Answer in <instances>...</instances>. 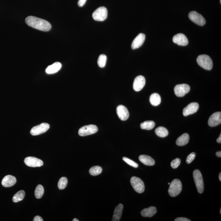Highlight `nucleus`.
<instances>
[{
  "mask_svg": "<svg viewBox=\"0 0 221 221\" xmlns=\"http://www.w3.org/2000/svg\"><path fill=\"white\" fill-rule=\"evenodd\" d=\"M107 57L105 54H102L100 55L98 59V64L100 67L104 68L105 66Z\"/></svg>",
  "mask_w": 221,
  "mask_h": 221,
  "instance_id": "c756f323",
  "label": "nucleus"
},
{
  "mask_svg": "<svg viewBox=\"0 0 221 221\" xmlns=\"http://www.w3.org/2000/svg\"><path fill=\"white\" fill-rule=\"evenodd\" d=\"M189 138V136L188 134L187 133H184L177 139V145L179 146H185L188 143Z\"/></svg>",
  "mask_w": 221,
  "mask_h": 221,
  "instance_id": "5701e85b",
  "label": "nucleus"
},
{
  "mask_svg": "<svg viewBox=\"0 0 221 221\" xmlns=\"http://www.w3.org/2000/svg\"><path fill=\"white\" fill-rule=\"evenodd\" d=\"M199 108V105L197 102H192L189 104L183 110V114L185 116L194 114L198 111Z\"/></svg>",
  "mask_w": 221,
  "mask_h": 221,
  "instance_id": "ddd939ff",
  "label": "nucleus"
},
{
  "mask_svg": "<svg viewBox=\"0 0 221 221\" xmlns=\"http://www.w3.org/2000/svg\"><path fill=\"white\" fill-rule=\"evenodd\" d=\"M190 86L188 85L179 84L176 85L174 87V91L177 96L182 97L190 91Z\"/></svg>",
  "mask_w": 221,
  "mask_h": 221,
  "instance_id": "9d476101",
  "label": "nucleus"
},
{
  "mask_svg": "<svg viewBox=\"0 0 221 221\" xmlns=\"http://www.w3.org/2000/svg\"><path fill=\"white\" fill-rule=\"evenodd\" d=\"M116 112L117 115L121 120L126 121L129 118L130 114L126 106L122 105L118 106L117 107Z\"/></svg>",
  "mask_w": 221,
  "mask_h": 221,
  "instance_id": "2eb2a0df",
  "label": "nucleus"
},
{
  "mask_svg": "<svg viewBox=\"0 0 221 221\" xmlns=\"http://www.w3.org/2000/svg\"><path fill=\"white\" fill-rule=\"evenodd\" d=\"M170 183H168V184L170 185Z\"/></svg>",
  "mask_w": 221,
  "mask_h": 221,
  "instance_id": "37998d69",
  "label": "nucleus"
},
{
  "mask_svg": "<svg viewBox=\"0 0 221 221\" xmlns=\"http://www.w3.org/2000/svg\"><path fill=\"white\" fill-rule=\"evenodd\" d=\"M50 128V125L47 123H42L34 126L30 131V134L33 136L39 135L47 131Z\"/></svg>",
  "mask_w": 221,
  "mask_h": 221,
  "instance_id": "1a4fd4ad",
  "label": "nucleus"
},
{
  "mask_svg": "<svg viewBox=\"0 0 221 221\" xmlns=\"http://www.w3.org/2000/svg\"><path fill=\"white\" fill-rule=\"evenodd\" d=\"M181 160L179 158H177L173 160L171 163V167L173 168L176 169L180 165Z\"/></svg>",
  "mask_w": 221,
  "mask_h": 221,
  "instance_id": "473e14b6",
  "label": "nucleus"
},
{
  "mask_svg": "<svg viewBox=\"0 0 221 221\" xmlns=\"http://www.w3.org/2000/svg\"><path fill=\"white\" fill-rule=\"evenodd\" d=\"M102 167L99 166H95L92 167L90 170V175L95 176L99 175L102 172Z\"/></svg>",
  "mask_w": 221,
  "mask_h": 221,
  "instance_id": "c85d7f7f",
  "label": "nucleus"
},
{
  "mask_svg": "<svg viewBox=\"0 0 221 221\" xmlns=\"http://www.w3.org/2000/svg\"><path fill=\"white\" fill-rule=\"evenodd\" d=\"M68 183V180L65 177H62L59 179L58 183V187L60 190H63L66 188Z\"/></svg>",
  "mask_w": 221,
  "mask_h": 221,
  "instance_id": "7c9ffc66",
  "label": "nucleus"
},
{
  "mask_svg": "<svg viewBox=\"0 0 221 221\" xmlns=\"http://www.w3.org/2000/svg\"><path fill=\"white\" fill-rule=\"evenodd\" d=\"M123 209V205L121 203L118 205L116 207L114 210V215H113V221H119L120 220L122 216V211Z\"/></svg>",
  "mask_w": 221,
  "mask_h": 221,
  "instance_id": "aec40b11",
  "label": "nucleus"
},
{
  "mask_svg": "<svg viewBox=\"0 0 221 221\" xmlns=\"http://www.w3.org/2000/svg\"><path fill=\"white\" fill-rule=\"evenodd\" d=\"M25 195V193L23 190H20V191H18L13 196V202L14 203H17L20 201H22L24 198Z\"/></svg>",
  "mask_w": 221,
  "mask_h": 221,
  "instance_id": "bb28decb",
  "label": "nucleus"
},
{
  "mask_svg": "<svg viewBox=\"0 0 221 221\" xmlns=\"http://www.w3.org/2000/svg\"><path fill=\"white\" fill-rule=\"evenodd\" d=\"M17 182V179L13 176L8 175L5 176L2 180V186L4 187H10L14 186Z\"/></svg>",
  "mask_w": 221,
  "mask_h": 221,
  "instance_id": "a211bd4d",
  "label": "nucleus"
},
{
  "mask_svg": "<svg viewBox=\"0 0 221 221\" xmlns=\"http://www.w3.org/2000/svg\"><path fill=\"white\" fill-rule=\"evenodd\" d=\"M196 157V154L195 152H192L188 156L186 159V163L190 164L193 162V161L195 159Z\"/></svg>",
  "mask_w": 221,
  "mask_h": 221,
  "instance_id": "72a5a7b5",
  "label": "nucleus"
},
{
  "mask_svg": "<svg viewBox=\"0 0 221 221\" xmlns=\"http://www.w3.org/2000/svg\"><path fill=\"white\" fill-rule=\"evenodd\" d=\"M190 20L199 26H203L205 24L206 20L203 16L196 11L190 12L188 15Z\"/></svg>",
  "mask_w": 221,
  "mask_h": 221,
  "instance_id": "6e6552de",
  "label": "nucleus"
},
{
  "mask_svg": "<svg viewBox=\"0 0 221 221\" xmlns=\"http://www.w3.org/2000/svg\"><path fill=\"white\" fill-rule=\"evenodd\" d=\"M220 214H221V209H220Z\"/></svg>",
  "mask_w": 221,
  "mask_h": 221,
  "instance_id": "79ce46f5",
  "label": "nucleus"
},
{
  "mask_svg": "<svg viewBox=\"0 0 221 221\" xmlns=\"http://www.w3.org/2000/svg\"><path fill=\"white\" fill-rule=\"evenodd\" d=\"M26 165L30 167H39L43 165L44 163L41 160L34 157H27L24 160Z\"/></svg>",
  "mask_w": 221,
  "mask_h": 221,
  "instance_id": "9b49d317",
  "label": "nucleus"
},
{
  "mask_svg": "<svg viewBox=\"0 0 221 221\" xmlns=\"http://www.w3.org/2000/svg\"><path fill=\"white\" fill-rule=\"evenodd\" d=\"M155 126V122L154 121H146L141 123V127L143 130H150L154 128Z\"/></svg>",
  "mask_w": 221,
  "mask_h": 221,
  "instance_id": "a878e982",
  "label": "nucleus"
},
{
  "mask_svg": "<svg viewBox=\"0 0 221 221\" xmlns=\"http://www.w3.org/2000/svg\"><path fill=\"white\" fill-rule=\"evenodd\" d=\"M221 123V112H217L213 114L208 121L209 126L213 127L220 124Z\"/></svg>",
  "mask_w": 221,
  "mask_h": 221,
  "instance_id": "dca6fc26",
  "label": "nucleus"
},
{
  "mask_svg": "<svg viewBox=\"0 0 221 221\" xmlns=\"http://www.w3.org/2000/svg\"><path fill=\"white\" fill-rule=\"evenodd\" d=\"M216 155L217 157H221V151H219L218 152L216 153Z\"/></svg>",
  "mask_w": 221,
  "mask_h": 221,
  "instance_id": "58836bf2",
  "label": "nucleus"
},
{
  "mask_svg": "<svg viewBox=\"0 0 221 221\" xmlns=\"http://www.w3.org/2000/svg\"><path fill=\"white\" fill-rule=\"evenodd\" d=\"M194 181L196 185V186L198 190V193H202L204 190V186H203V177L202 174L198 170H194L193 173Z\"/></svg>",
  "mask_w": 221,
  "mask_h": 221,
  "instance_id": "20e7f679",
  "label": "nucleus"
},
{
  "mask_svg": "<svg viewBox=\"0 0 221 221\" xmlns=\"http://www.w3.org/2000/svg\"><path fill=\"white\" fill-rule=\"evenodd\" d=\"M34 221H43V219L42 217L39 216H36L34 217V219H33Z\"/></svg>",
  "mask_w": 221,
  "mask_h": 221,
  "instance_id": "e433bc0d",
  "label": "nucleus"
},
{
  "mask_svg": "<svg viewBox=\"0 0 221 221\" xmlns=\"http://www.w3.org/2000/svg\"><path fill=\"white\" fill-rule=\"evenodd\" d=\"M217 141L218 143H221V134H220V136H219L218 137V138L217 139Z\"/></svg>",
  "mask_w": 221,
  "mask_h": 221,
  "instance_id": "4c0bfd02",
  "label": "nucleus"
},
{
  "mask_svg": "<svg viewBox=\"0 0 221 221\" xmlns=\"http://www.w3.org/2000/svg\"><path fill=\"white\" fill-rule=\"evenodd\" d=\"M175 221H190L191 220H190L187 218H178L176 219Z\"/></svg>",
  "mask_w": 221,
  "mask_h": 221,
  "instance_id": "c9c22d12",
  "label": "nucleus"
},
{
  "mask_svg": "<svg viewBox=\"0 0 221 221\" xmlns=\"http://www.w3.org/2000/svg\"><path fill=\"white\" fill-rule=\"evenodd\" d=\"M150 103L153 106H157L160 104L161 98L160 95L157 93H154L150 96Z\"/></svg>",
  "mask_w": 221,
  "mask_h": 221,
  "instance_id": "b1692460",
  "label": "nucleus"
},
{
  "mask_svg": "<svg viewBox=\"0 0 221 221\" xmlns=\"http://www.w3.org/2000/svg\"><path fill=\"white\" fill-rule=\"evenodd\" d=\"M157 212L156 208L150 206L147 208H145L141 212L142 216L144 217H152L155 215Z\"/></svg>",
  "mask_w": 221,
  "mask_h": 221,
  "instance_id": "412c9836",
  "label": "nucleus"
},
{
  "mask_svg": "<svg viewBox=\"0 0 221 221\" xmlns=\"http://www.w3.org/2000/svg\"><path fill=\"white\" fill-rule=\"evenodd\" d=\"M130 182L134 189L139 193H142L145 190V185L139 178L133 177L130 179Z\"/></svg>",
  "mask_w": 221,
  "mask_h": 221,
  "instance_id": "0eeeda50",
  "label": "nucleus"
},
{
  "mask_svg": "<svg viewBox=\"0 0 221 221\" xmlns=\"http://www.w3.org/2000/svg\"><path fill=\"white\" fill-rule=\"evenodd\" d=\"M182 182L178 179H174L170 184L168 190L169 195L171 197H175L179 195L182 190Z\"/></svg>",
  "mask_w": 221,
  "mask_h": 221,
  "instance_id": "7ed1b4c3",
  "label": "nucleus"
},
{
  "mask_svg": "<svg viewBox=\"0 0 221 221\" xmlns=\"http://www.w3.org/2000/svg\"><path fill=\"white\" fill-rule=\"evenodd\" d=\"M220 3H221V0H220Z\"/></svg>",
  "mask_w": 221,
  "mask_h": 221,
  "instance_id": "c03bdc74",
  "label": "nucleus"
},
{
  "mask_svg": "<svg viewBox=\"0 0 221 221\" xmlns=\"http://www.w3.org/2000/svg\"><path fill=\"white\" fill-rule=\"evenodd\" d=\"M86 0H79L78 2V5L79 7H82L86 3Z\"/></svg>",
  "mask_w": 221,
  "mask_h": 221,
  "instance_id": "f704fd0d",
  "label": "nucleus"
},
{
  "mask_svg": "<svg viewBox=\"0 0 221 221\" xmlns=\"http://www.w3.org/2000/svg\"><path fill=\"white\" fill-rule=\"evenodd\" d=\"M140 161L146 166H152L155 164V161L151 157L146 155H141L139 157Z\"/></svg>",
  "mask_w": 221,
  "mask_h": 221,
  "instance_id": "4be33fe9",
  "label": "nucleus"
},
{
  "mask_svg": "<svg viewBox=\"0 0 221 221\" xmlns=\"http://www.w3.org/2000/svg\"><path fill=\"white\" fill-rule=\"evenodd\" d=\"M108 11L107 9L104 7L98 8L93 14V18L96 21H102L107 18Z\"/></svg>",
  "mask_w": 221,
  "mask_h": 221,
  "instance_id": "39448f33",
  "label": "nucleus"
},
{
  "mask_svg": "<svg viewBox=\"0 0 221 221\" xmlns=\"http://www.w3.org/2000/svg\"><path fill=\"white\" fill-rule=\"evenodd\" d=\"M44 190L42 185H38L35 189V192H34V195L36 198L37 199H40L44 195Z\"/></svg>",
  "mask_w": 221,
  "mask_h": 221,
  "instance_id": "cd10ccee",
  "label": "nucleus"
},
{
  "mask_svg": "<svg viewBox=\"0 0 221 221\" xmlns=\"http://www.w3.org/2000/svg\"><path fill=\"white\" fill-rule=\"evenodd\" d=\"M155 133L158 136L164 138L168 135V130L163 126H159L155 130Z\"/></svg>",
  "mask_w": 221,
  "mask_h": 221,
  "instance_id": "393cba45",
  "label": "nucleus"
},
{
  "mask_svg": "<svg viewBox=\"0 0 221 221\" xmlns=\"http://www.w3.org/2000/svg\"><path fill=\"white\" fill-rule=\"evenodd\" d=\"M197 61L198 64L206 70H211L212 69V60L209 56L206 54H201L198 57Z\"/></svg>",
  "mask_w": 221,
  "mask_h": 221,
  "instance_id": "f03ea898",
  "label": "nucleus"
},
{
  "mask_svg": "<svg viewBox=\"0 0 221 221\" xmlns=\"http://www.w3.org/2000/svg\"><path fill=\"white\" fill-rule=\"evenodd\" d=\"M73 221H79V220L78 219H76V218H75V219H73Z\"/></svg>",
  "mask_w": 221,
  "mask_h": 221,
  "instance_id": "a19ab883",
  "label": "nucleus"
},
{
  "mask_svg": "<svg viewBox=\"0 0 221 221\" xmlns=\"http://www.w3.org/2000/svg\"><path fill=\"white\" fill-rule=\"evenodd\" d=\"M219 181H220L221 182V172L219 174Z\"/></svg>",
  "mask_w": 221,
  "mask_h": 221,
  "instance_id": "ea45409f",
  "label": "nucleus"
},
{
  "mask_svg": "<svg viewBox=\"0 0 221 221\" xmlns=\"http://www.w3.org/2000/svg\"><path fill=\"white\" fill-rule=\"evenodd\" d=\"M98 131V128L95 125H90L82 126L80 129L78 134L81 136L91 135L95 134Z\"/></svg>",
  "mask_w": 221,
  "mask_h": 221,
  "instance_id": "423d86ee",
  "label": "nucleus"
},
{
  "mask_svg": "<svg viewBox=\"0 0 221 221\" xmlns=\"http://www.w3.org/2000/svg\"><path fill=\"white\" fill-rule=\"evenodd\" d=\"M146 84V79L143 76L139 75L134 79L133 89L136 91L141 90Z\"/></svg>",
  "mask_w": 221,
  "mask_h": 221,
  "instance_id": "f8f14e48",
  "label": "nucleus"
},
{
  "mask_svg": "<svg viewBox=\"0 0 221 221\" xmlns=\"http://www.w3.org/2000/svg\"><path fill=\"white\" fill-rule=\"evenodd\" d=\"M25 21L28 26L41 31H49L51 29V25L49 21L38 17L29 16Z\"/></svg>",
  "mask_w": 221,
  "mask_h": 221,
  "instance_id": "f257e3e1",
  "label": "nucleus"
},
{
  "mask_svg": "<svg viewBox=\"0 0 221 221\" xmlns=\"http://www.w3.org/2000/svg\"><path fill=\"white\" fill-rule=\"evenodd\" d=\"M62 64L60 62H56L53 64L48 66L46 70V72L48 74H53L58 72L62 68Z\"/></svg>",
  "mask_w": 221,
  "mask_h": 221,
  "instance_id": "6ab92c4d",
  "label": "nucleus"
},
{
  "mask_svg": "<svg viewBox=\"0 0 221 221\" xmlns=\"http://www.w3.org/2000/svg\"><path fill=\"white\" fill-rule=\"evenodd\" d=\"M173 42L179 46H186L188 44V40L185 34L179 33L174 35L173 38Z\"/></svg>",
  "mask_w": 221,
  "mask_h": 221,
  "instance_id": "4468645a",
  "label": "nucleus"
},
{
  "mask_svg": "<svg viewBox=\"0 0 221 221\" xmlns=\"http://www.w3.org/2000/svg\"><path fill=\"white\" fill-rule=\"evenodd\" d=\"M122 159H123V160L125 162H126V163L130 165L132 167H135V168H137L138 167V164L134 162V161L131 160L129 159L128 158L125 157H123Z\"/></svg>",
  "mask_w": 221,
  "mask_h": 221,
  "instance_id": "2f4dec72",
  "label": "nucleus"
},
{
  "mask_svg": "<svg viewBox=\"0 0 221 221\" xmlns=\"http://www.w3.org/2000/svg\"><path fill=\"white\" fill-rule=\"evenodd\" d=\"M146 39V35L143 33H140L136 37L132 43L131 48L133 49H138L142 46Z\"/></svg>",
  "mask_w": 221,
  "mask_h": 221,
  "instance_id": "f3484780",
  "label": "nucleus"
}]
</instances>
